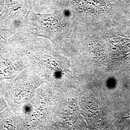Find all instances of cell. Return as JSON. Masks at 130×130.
Instances as JSON below:
<instances>
[{"instance_id": "2", "label": "cell", "mask_w": 130, "mask_h": 130, "mask_svg": "<svg viewBox=\"0 0 130 130\" xmlns=\"http://www.w3.org/2000/svg\"><path fill=\"white\" fill-rule=\"evenodd\" d=\"M115 0H68L66 9L74 15L99 18L114 13Z\"/></svg>"}, {"instance_id": "3", "label": "cell", "mask_w": 130, "mask_h": 130, "mask_svg": "<svg viewBox=\"0 0 130 130\" xmlns=\"http://www.w3.org/2000/svg\"><path fill=\"white\" fill-rule=\"evenodd\" d=\"M29 10L27 0H5L0 14L1 25L10 29H20Z\"/></svg>"}, {"instance_id": "5", "label": "cell", "mask_w": 130, "mask_h": 130, "mask_svg": "<svg viewBox=\"0 0 130 130\" xmlns=\"http://www.w3.org/2000/svg\"><path fill=\"white\" fill-rule=\"evenodd\" d=\"M5 4V0H0V14L4 9Z\"/></svg>"}, {"instance_id": "1", "label": "cell", "mask_w": 130, "mask_h": 130, "mask_svg": "<svg viewBox=\"0 0 130 130\" xmlns=\"http://www.w3.org/2000/svg\"><path fill=\"white\" fill-rule=\"evenodd\" d=\"M66 8L57 10L51 13H40L29 10L28 11L23 26L33 33L46 36H56L66 26L68 17Z\"/></svg>"}, {"instance_id": "4", "label": "cell", "mask_w": 130, "mask_h": 130, "mask_svg": "<svg viewBox=\"0 0 130 130\" xmlns=\"http://www.w3.org/2000/svg\"><path fill=\"white\" fill-rule=\"evenodd\" d=\"M68 0H27L29 9L40 13L42 11L66 8Z\"/></svg>"}]
</instances>
